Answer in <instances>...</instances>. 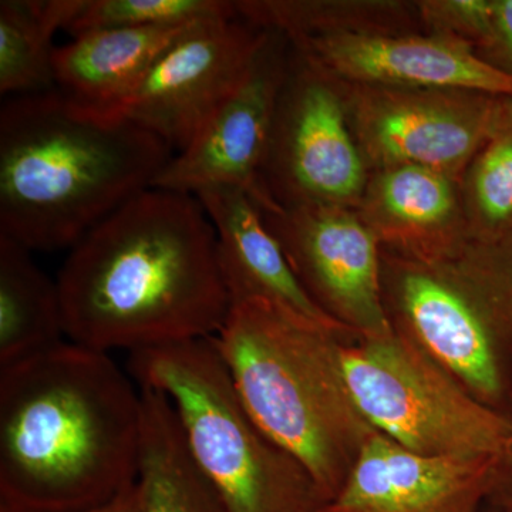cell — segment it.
Instances as JSON below:
<instances>
[{"label":"cell","mask_w":512,"mask_h":512,"mask_svg":"<svg viewBox=\"0 0 512 512\" xmlns=\"http://www.w3.org/2000/svg\"><path fill=\"white\" fill-rule=\"evenodd\" d=\"M57 285L64 335L104 353L211 338L231 309L207 211L195 195L161 188L90 229Z\"/></svg>","instance_id":"6da1fadb"},{"label":"cell","mask_w":512,"mask_h":512,"mask_svg":"<svg viewBox=\"0 0 512 512\" xmlns=\"http://www.w3.org/2000/svg\"><path fill=\"white\" fill-rule=\"evenodd\" d=\"M143 406L99 350L62 342L0 369V512H72L138 480Z\"/></svg>","instance_id":"7a4b0ae2"},{"label":"cell","mask_w":512,"mask_h":512,"mask_svg":"<svg viewBox=\"0 0 512 512\" xmlns=\"http://www.w3.org/2000/svg\"><path fill=\"white\" fill-rule=\"evenodd\" d=\"M173 150L126 117L104 119L56 90L0 109V235L32 251L72 249L153 187Z\"/></svg>","instance_id":"3957f363"},{"label":"cell","mask_w":512,"mask_h":512,"mask_svg":"<svg viewBox=\"0 0 512 512\" xmlns=\"http://www.w3.org/2000/svg\"><path fill=\"white\" fill-rule=\"evenodd\" d=\"M239 399L308 471L329 503L375 433L350 392L342 349L356 340L262 301L232 303L214 336Z\"/></svg>","instance_id":"277c9868"},{"label":"cell","mask_w":512,"mask_h":512,"mask_svg":"<svg viewBox=\"0 0 512 512\" xmlns=\"http://www.w3.org/2000/svg\"><path fill=\"white\" fill-rule=\"evenodd\" d=\"M382 249L393 328L480 402L512 414V235L436 256Z\"/></svg>","instance_id":"5b68a950"},{"label":"cell","mask_w":512,"mask_h":512,"mask_svg":"<svg viewBox=\"0 0 512 512\" xmlns=\"http://www.w3.org/2000/svg\"><path fill=\"white\" fill-rule=\"evenodd\" d=\"M141 389L173 404L191 457L227 512H318L308 471L256 426L211 338L130 353Z\"/></svg>","instance_id":"8992f818"},{"label":"cell","mask_w":512,"mask_h":512,"mask_svg":"<svg viewBox=\"0 0 512 512\" xmlns=\"http://www.w3.org/2000/svg\"><path fill=\"white\" fill-rule=\"evenodd\" d=\"M342 362L370 426L413 453L497 457L510 444L512 414L480 402L396 329L346 342Z\"/></svg>","instance_id":"52a82bcc"},{"label":"cell","mask_w":512,"mask_h":512,"mask_svg":"<svg viewBox=\"0 0 512 512\" xmlns=\"http://www.w3.org/2000/svg\"><path fill=\"white\" fill-rule=\"evenodd\" d=\"M295 52V50H293ZM288 62L259 185L265 210L301 205L357 210L370 170L339 90L296 55Z\"/></svg>","instance_id":"ba28073f"},{"label":"cell","mask_w":512,"mask_h":512,"mask_svg":"<svg viewBox=\"0 0 512 512\" xmlns=\"http://www.w3.org/2000/svg\"><path fill=\"white\" fill-rule=\"evenodd\" d=\"M333 86L370 173L410 165L460 183L483 146L500 97L470 90Z\"/></svg>","instance_id":"9c48e42d"},{"label":"cell","mask_w":512,"mask_h":512,"mask_svg":"<svg viewBox=\"0 0 512 512\" xmlns=\"http://www.w3.org/2000/svg\"><path fill=\"white\" fill-rule=\"evenodd\" d=\"M268 37L239 13L194 23L161 53L123 117L181 153L247 79Z\"/></svg>","instance_id":"30bf717a"},{"label":"cell","mask_w":512,"mask_h":512,"mask_svg":"<svg viewBox=\"0 0 512 512\" xmlns=\"http://www.w3.org/2000/svg\"><path fill=\"white\" fill-rule=\"evenodd\" d=\"M264 215L323 311L359 339L392 335L384 306L382 244L357 210L301 205Z\"/></svg>","instance_id":"8fae6325"},{"label":"cell","mask_w":512,"mask_h":512,"mask_svg":"<svg viewBox=\"0 0 512 512\" xmlns=\"http://www.w3.org/2000/svg\"><path fill=\"white\" fill-rule=\"evenodd\" d=\"M289 45L313 73L333 84L512 96L511 76L450 37L345 32L299 37Z\"/></svg>","instance_id":"7c38bea8"},{"label":"cell","mask_w":512,"mask_h":512,"mask_svg":"<svg viewBox=\"0 0 512 512\" xmlns=\"http://www.w3.org/2000/svg\"><path fill=\"white\" fill-rule=\"evenodd\" d=\"M268 30V40L247 79L191 146L174 154L151 188L195 195L208 188L235 187L248 192L259 207L265 204L259 175L288 69L282 47L286 37Z\"/></svg>","instance_id":"4fadbf2b"},{"label":"cell","mask_w":512,"mask_h":512,"mask_svg":"<svg viewBox=\"0 0 512 512\" xmlns=\"http://www.w3.org/2000/svg\"><path fill=\"white\" fill-rule=\"evenodd\" d=\"M500 457L421 456L375 431L318 512H484Z\"/></svg>","instance_id":"5bb4252c"},{"label":"cell","mask_w":512,"mask_h":512,"mask_svg":"<svg viewBox=\"0 0 512 512\" xmlns=\"http://www.w3.org/2000/svg\"><path fill=\"white\" fill-rule=\"evenodd\" d=\"M217 232L218 261L232 303L262 301L320 328L359 339L315 302L254 198L235 187L195 194Z\"/></svg>","instance_id":"9a60e30c"},{"label":"cell","mask_w":512,"mask_h":512,"mask_svg":"<svg viewBox=\"0 0 512 512\" xmlns=\"http://www.w3.org/2000/svg\"><path fill=\"white\" fill-rule=\"evenodd\" d=\"M357 212L399 254H446L471 239L460 181L429 168L373 171Z\"/></svg>","instance_id":"2e32d148"},{"label":"cell","mask_w":512,"mask_h":512,"mask_svg":"<svg viewBox=\"0 0 512 512\" xmlns=\"http://www.w3.org/2000/svg\"><path fill=\"white\" fill-rule=\"evenodd\" d=\"M192 25L96 30L72 37L53 53L55 90L93 116L123 117L158 57Z\"/></svg>","instance_id":"e0dca14e"},{"label":"cell","mask_w":512,"mask_h":512,"mask_svg":"<svg viewBox=\"0 0 512 512\" xmlns=\"http://www.w3.org/2000/svg\"><path fill=\"white\" fill-rule=\"evenodd\" d=\"M138 480L147 512H227L191 457L170 399L141 389Z\"/></svg>","instance_id":"ac0fdd59"},{"label":"cell","mask_w":512,"mask_h":512,"mask_svg":"<svg viewBox=\"0 0 512 512\" xmlns=\"http://www.w3.org/2000/svg\"><path fill=\"white\" fill-rule=\"evenodd\" d=\"M59 285L29 249L0 235V369L64 342Z\"/></svg>","instance_id":"d6986e66"},{"label":"cell","mask_w":512,"mask_h":512,"mask_svg":"<svg viewBox=\"0 0 512 512\" xmlns=\"http://www.w3.org/2000/svg\"><path fill=\"white\" fill-rule=\"evenodd\" d=\"M86 0L0 2V93L8 97L55 90L53 37L66 30Z\"/></svg>","instance_id":"ffe728a7"},{"label":"cell","mask_w":512,"mask_h":512,"mask_svg":"<svg viewBox=\"0 0 512 512\" xmlns=\"http://www.w3.org/2000/svg\"><path fill=\"white\" fill-rule=\"evenodd\" d=\"M239 16L288 40L330 33L404 32L413 6L402 2H313V0H245L235 2Z\"/></svg>","instance_id":"44dd1931"},{"label":"cell","mask_w":512,"mask_h":512,"mask_svg":"<svg viewBox=\"0 0 512 512\" xmlns=\"http://www.w3.org/2000/svg\"><path fill=\"white\" fill-rule=\"evenodd\" d=\"M471 238L500 241L512 235V96L498 97L483 146L461 180Z\"/></svg>","instance_id":"7402d4cb"},{"label":"cell","mask_w":512,"mask_h":512,"mask_svg":"<svg viewBox=\"0 0 512 512\" xmlns=\"http://www.w3.org/2000/svg\"><path fill=\"white\" fill-rule=\"evenodd\" d=\"M224 0H86L66 32L76 37L107 29L175 28L237 15Z\"/></svg>","instance_id":"603a6c76"},{"label":"cell","mask_w":512,"mask_h":512,"mask_svg":"<svg viewBox=\"0 0 512 512\" xmlns=\"http://www.w3.org/2000/svg\"><path fill=\"white\" fill-rule=\"evenodd\" d=\"M476 53L512 77V0H490V26Z\"/></svg>","instance_id":"cb8c5ba5"},{"label":"cell","mask_w":512,"mask_h":512,"mask_svg":"<svg viewBox=\"0 0 512 512\" xmlns=\"http://www.w3.org/2000/svg\"><path fill=\"white\" fill-rule=\"evenodd\" d=\"M487 505L497 512H512V439L498 460Z\"/></svg>","instance_id":"d4e9b609"},{"label":"cell","mask_w":512,"mask_h":512,"mask_svg":"<svg viewBox=\"0 0 512 512\" xmlns=\"http://www.w3.org/2000/svg\"><path fill=\"white\" fill-rule=\"evenodd\" d=\"M72 512H147V510L140 487L136 483L114 497L113 500L107 501V503L87 508V510Z\"/></svg>","instance_id":"484cf974"},{"label":"cell","mask_w":512,"mask_h":512,"mask_svg":"<svg viewBox=\"0 0 512 512\" xmlns=\"http://www.w3.org/2000/svg\"><path fill=\"white\" fill-rule=\"evenodd\" d=\"M484 512H497V511H495L494 508H491L490 505H487V507H485Z\"/></svg>","instance_id":"4316f807"}]
</instances>
